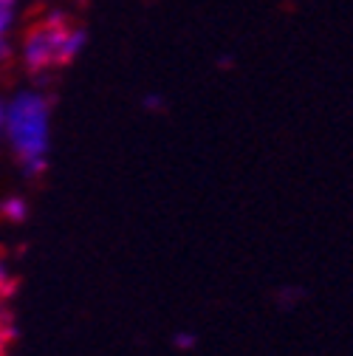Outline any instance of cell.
I'll list each match as a JSON object with an SVG mask.
<instances>
[{"mask_svg": "<svg viewBox=\"0 0 353 356\" xmlns=\"http://www.w3.org/2000/svg\"><path fill=\"white\" fill-rule=\"evenodd\" d=\"M49 99L34 91H23L12 99L3 122L9 130V142L20 156L28 175H40L46 170L49 153Z\"/></svg>", "mask_w": 353, "mask_h": 356, "instance_id": "obj_1", "label": "cell"}, {"mask_svg": "<svg viewBox=\"0 0 353 356\" xmlns=\"http://www.w3.org/2000/svg\"><path fill=\"white\" fill-rule=\"evenodd\" d=\"M85 42V31L76 29L65 15L54 12L28 26L23 37V63L31 74L68 65Z\"/></svg>", "mask_w": 353, "mask_h": 356, "instance_id": "obj_2", "label": "cell"}, {"mask_svg": "<svg viewBox=\"0 0 353 356\" xmlns=\"http://www.w3.org/2000/svg\"><path fill=\"white\" fill-rule=\"evenodd\" d=\"M12 339H15V325H12V317L6 311L3 297H0V356H6V348H9Z\"/></svg>", "mask_w": 353, "mask_h": 356, "instance_id": "obj_3", "label": "cell"}, {"mask_svg": "<svg viewBox=\"0 0 353 356\" xmlns=\"http://www.w3.org/2000/svg\"><path fill=\"white\" fill-rule=\"evenodd\" d=\"M0 215H3L6 220H26L28 207H26L23 198H6L3 204H0Z\"/></svg>", "mask_w": 353, "mask_h": 356, "instance_id": "obj_4", "label": "cell"}, {"mask_svg": "<svg viewBox=\"0 0 353 356\" xmlns=\"http://www.w3.org/2000/svg\"><path fill=\"white\" fill-rule=\"evenodd\" d=\"M15 3L17 0H0V37H6L15 23Z\"/></svg>", "mask_w": 353, "mask_h": 356, "instance_id": "obj_5", "label": "cell"}, {"mask_svg": "<svg viewBox=\"0 0 353 356\" xmlns=\"http://www.w3.org/2000/svg\"><path fill=\"white\" fill-rule=\"evenodd\" d=\"M12 291H15V283H12V277L6 275V269H3V266H0V297L6 300Z\"/></svg>", "mask_w": 353, "mask_h": 356, "instance_id": "obj_6", "label": "cell"}, {"mask_svg": "<svg viewBox=\"0 0 353 356\" xmlns=\"http://www.w3.org/2000/svg\"><path fill=\"white\" fill-rule=\"evenodd\" d=\"M175 345H179V348H195V345H198V337H192V334H179V337H175Z\"/></svg>", "mask_w": 353, "mask_h": 356, "instance_id": "obj_7", "label": "cell"}, {"mask_svg": "<svg viewBox=\"0 0 353 356\" xmlns=\"http://www.w3.org/2000/svg\"><path fill=\"white\" fill-rule=\"evenodd\" d=\"M12 57V46H9V40L6 37H0V63H6Z\"/></svg>", "mask_w": 353, "mask_h": 356, "instance_id": "obj_8", "label": "cell"}, {"mask_svg": "<svg viewBox=\"0 0 353 356\" xmlns=\"http://www.w3.org/2000/svg\"><path fill=\"white\" fill-rule=\"evenodd\" d=\"M0 124H3V111H0Z\"/></svg>", "mask_w": 353, "mask_h": 356, "instance_id": "obj_9", "label": "cell"}]
</instances>
